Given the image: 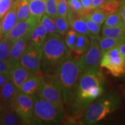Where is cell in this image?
<instances>
[{
  "instance_id": "obj_1",
  "label": "cell",
  "mask_w": 125,
  "mask_h": 125,
  "mask_svg": "<svg viewBox=\"0 0 125 125\" xmlns=\"http://www.w3.org/2000/svg\"><path fill=\"white\" fill-rule=\"evenodd\" d=\"M105 79L100 69L95 68L82 73L79 76L75 97L69 110L71 117L81 116L87 107L104 93Z\"/></svg>"
},
{
  "instance_id": "obj_2",
  "label": "cell",
  "mask_w": 125,
  "mask_h": 125,
  "mask_svg": "<svg viewBox=\"0 0 125 125\" xmlns=\"http://www.w3.org/2000/svg\"><path fill=\"white\" fill-rule=\"evenodd\" d=\"M41 49V71L43 74H53L71 56V51L65 45L63 35L58 33L48 34Z\"/></svg>"
},
{
  "instance_id": "obj_3",
  "label": "cell",
  "mask_w": 125,
  "mask_h": 125,
  "mask_svg": "<svg viewBox=\"0 0 125 125\" xmlns=\"http://www.w3.org/2000/svg\"><path fill=\"white\" fill-rule=\"evenodd\" d=\"M122 102L121 94L116 90L104 92L93 101L81 116L83 125H97L117 110Z\"/></svg>"
},
{
  "instance_id": "obj_4",
  "label": "cell",
  "mask_w": 125,
  "mask_h": 125,
  "mask_svg": "<svg viewBox=\"0 0 125 125\" xmlns=\"http://www.w3.org/2000/svg\"><path fill=\"white\" fill-rule=\"evenodd\" d=\"M81 74L78 60L71 57L62 62L53 73L62 92L64 105L69 109L75 97L78 80Z\"/></svg>"
},
{
  "instance_id": "obj_5",
  "label": "cell",
  "mask_w": 125,
  "mask_h": 125,
  "mask_svg": "<svg viewBox=\"0 0 125 125\" xmlns=\"http://www.w3.org/2000/svg\"><path fill=\"white\" fill-rule=\"evenodd\" d=\"M34 114L32 125H59L64 121L65 109H60L48 100L33 95Z\"/></svg>"
},
{
  "instance_id": "obj_6",
  "label": "cell",
  "mask_w": 125,
  "mask_h": 125,
  "mask_svg": "<svg viewBox=\"0 0 125 125\" xmlns=\"http://www.w3.org/2000/svg\"><path fill=\"white\" fill-rule=\"evenodd\" d=\"M41 98L48 100L60 109H65L62 92L53 74H43L41 83L37 92Z\"/></svg>"
},
{
  "instance_id": "obj_7",
  "label": "cell",
  "mask_w": 125,
  "mask_h": 125,
  "mask_svg": "<svg viewBox=\"0 0 125 125\" xmlns=\"http://www.w3.org/2000/svg\"><path fill=\"white\" fill-rule=\"evenodd\" d=\"M119 47H115L106 52L101 56L100 61L101 67L105 68L115 77L121 76L125 73V59Z\"/></svg>"
},
{
  "instance_id": "obj_8",
  "label": "cell",
  "mask_w": 125,
  "mask_h": 125,
  "mask_svg": "<svg viewBox=\"0 0 125 125\" xmlns=\"http://www.w3.org/2000/svg\"><path fill=\"white\" fill-rule=\"evenodd\" d=\"M100 38V35H93L89 38L91 41L90 48L78 60L81 73L92 68H98L100 65L101 57L99 46Z\"/></svg>"
},
{
  "instance_id": "obj_9",
  "label": "cell",
  "mask_w": 125,
  "mask_h": 125,
  "mask_svg": "<svg viewBox=\"0 0 125 125\" xmlns=\"http://www.w3.org/2000/svg\"><path fill=\"white\" fill-rule=\"evenodd\" d=\"M34 107L33 96L19 91L14 101L13 108L24 125H32Z\"/></svg>"
},
{
  "instance_id": "obj_10",
  "label": "cell",
  "mask_w": 125,
  "mask_h": 125,
  "mask_svg": "<svg viewBox=\"0 0 125 125\" xmlns=\"http://www.w3.org/2000/svg\"><path fill=\"white\" fill-rule=\"evenodd\" d=\"M42 47L30 44L21 56L19 64L33 73L41 71Z\"/></svg>"
},
{
  "instance_id": "obj_11",
  "label": "cell",
  "mask_w": 125,
  "mask_h": 125,
  "mask_svg": "<svg viewBox=\"0 0 125 125\" xmlns=\"http://www.w3.org/2000/svg\"><path fill=\"white\" fill-rule=\"evenodd\" d=\"M38 21L35 19L29 16L27 19L18 21L8 32L5 34L13 43L21 37L31 34Z\"/></svg>"
},
{
  "instance_id": "obj_12",
  "label": "cell",
  "mask_w": 125,
  "mask_h": 125,
  "mask_svg": "<svg viewBox=\"0 0 125 125\" xmlns=\"http://www.w3.org/2000/svg\"><path fill=\"white\" fill-rule=\"evenodd\" d=\"M18 92L10 78L0 90V111L9 108H13Z\"/></svg>"
},
{
  "instance_id": "obj_13",
  "label": "cell",
  "mask_w": 125,
  "mask_h": 125,
  "mask_svg": "<svg viewBox=\"0 0 125 125\" xmlns=\"http://www.w3.org/2000/svg\"><path fill=\"white\" fill-rule=\"evenodd\" d=\"M30 35L31 34H27L12 43L9 61L14 67L19 64L21 56L29 46L30 43Z\"/></svg>"
},
{
  "instance_id": "obj_14",
  "label": "cell",
  "mask_w": 125,
  "mask_h": 125,
  "mask_svg": "<svg viewBox=\"0 0 125 125\" xmlns=\"http://www.w3.org/2000/svg\"><path fill=\"white\" fill-rule=\"evenodd\" d=\"M34 74L35 73L30 71L20 64H18L14 67L10 71V79L17 90L19 91L21 86L26 81Z\"/></svg>"
},
{
  "instance_id": "obj_15",
  "label": "cell",
  "mask_w": 125,
  "mask_h": 125,
  "mask_svg": "<svg viewBox=\"0 0 125 125\" xmlns=\"http://www.w3.org/2000/svg\"><path fill=\"white\" fill-rule=\"evenodd\" d=\"M42 77L43 73L41 71L37 72L26 81L19 91L31 96L35 94L40 88Z\"/></svg>"
},
{
  "instance_id": "obj_16",
  "label": "cell",
  "mask_w": 125,
  "mask_h": 125,
  "mask_svg": "<svg viewBox=\"0 0 125 125\" xmlns=\"http://www.w3.org/2000/svg\"><path fill=\"white\" fill-rule=\"evenodd\" d=\"M18 22L16 11V6L15 1L12 4L11 7L8 11L3 17L2 20L1 21L0 26V34H4L8 32L13 28Z\"/></svg>"
},
{
  "instance_id": "obj_17",
  "label": "cell",
  "mask_w": 125,
  "mask_h": 125,
  "mask_svg": "<svg viewBox=\"0 0 125 125\" xmlns=\"http://www.w3.org/2000/svg\"><path fill=\"white\" fill-rule=\"evenodd\" d=\"M48 33L41 21L37 23L30 35V44L38 47H42L46 40Z\"/></svg>"
},
{
  "instance_id": "obj_18",
  "label": "cell",
  "mask_w": 125,
  "mask_h": 125,
  "mask_svg": "<svg viewBox=\"0 0 125 125\" xmlns=\"http://www.w3.org/2000/svg\"><path fill=\"white\" fill-rule=\"evenodd\" d=\"M101 37H109L124 42L125 41V24L114 27L103 26Z\"/></svg>"
},
{
  "instance_id": "obj_19",
  "label": "cell",
  "mask_w": 125,
  "mask_h": 125,
  "mask_svg": "<svg viewBox=\"0 0 125 125\" xmlns=\"http://www.w3.org/2000/svg\"><path fill=\"white\" fill-rule=\"evenodd\" d=\"M46 0H29L30 16L38 21H40L42 16L46 13Z\"/></svg>"
},
{
  "instance_id": "obj_20",
  "label": "cell",
  "mask_w": 125,
  "mask_h": 125,
  "mask_svg": "<svg viewBox=\"0 0 125 125\" xmlns=\"http://www.w3.org/2000/svg\"><path fill=\"white\" fill-rule=\"evenodd\" d=\"M1 120L3 125H24L13 108H9L1 111Z\"/></svg>"
},
{
  "instance_id": "obj_21",
  "label": "cell",
  "mask_w": 125,
  "mask_h": 125,
  "mask_svg": "<svg viewBox=\"0 0 125 125\" xmlns=\"http://www.w3.org/2000/svg\"><path fill=\"white\" fill-rule=\"evenodd\" d=\"M91 41L89 37L85 34H77L73 52L78 54L85 53L90 48Z\"/></svg>"
},
{
  "instance_id": "obj_22",
  "label": "cell",
  "mask_w": 125,
  "mask_h": 125,
  "mask_svg": "<svg viewBox=\"0 0 125 125\" xmlns=\"http://www.w3.org/2000/svg\"><path fill=\"white\" fill-rule=\"evenodd\" d=\"M18 21L24 20L30 16L29 0H15Z\"/></svg>"
},
{
  "instance_id": "obj_23",
  "label": "cell",
  "mask_w": 125,
  "mask_h": 125,
  "mask_svg": "<svg viewBox=\"0 0 125 125\" xmlns=\"http://www.w3.org/2000/svg\"><path fill=\"white\" fill-rule=\"evenodd\" d=\"M123 41L109 37H100L99 40V46L100 49L101 56H102L106 52L122 44Z\"/></svg>"
},
{
  "instance_id": "obj_24",
  "label": "cell",
  "mask_w": 125,
  "mask_h": 125,
  "mask_svg": "<svg viewBox=\"0 0 125 125\" xmlns=\"http://www.w3.org/2000/svg\"><path fill=\"white\" fill-rule=\"evenodd\" d=\"M12 45V43L10 41L4 34L0 42V59L9 60Z\"/></svg>"
},
{
  "instance_id": "obj_25",
  "label": "cell",
  "mask_w": 125,
  "mask_h": 125,
  "mask_svg": "<svg viewBox=\"0 0 125 125\" xmlns=\"http://www.w3.org/2000/svg\"><path fill=\"white\" fill-rule=\"evenodd\" d=\"M119 7L120 1L119 0H106L99 9L107 16L116 12Z\"/></svg>"
},
{
  "instance_id": "obj_26",
  "label": "cell",
  "mask_w": 125,
  "mask_h": 125,
  "mask_svg": "<svg viewBox=\"0 0 125 125\" xmlns=\"http://www.w3.org/2000/svg\"><path fill=\"white\" fill-rule=\"evenodd\" d=\"M123 24H125V23H123L121 13L118 9L115 13L107 16L103 26L107 27H114Z\"/></svg>"
},
{
  "instance_id": "obj_27",
  "label": "cell",
  "mask_w": 125,
  "mask_h": 125,
  "mask_svg": "<svg viewBox=\"0 0 125 125\" xmlns=\"http://www.w3.org/2000/svg\"><path fill=\"white\" fill-rule=\"evenodd\" d=\"M87 17L90 20L93 21V22L97 23L99 25H102L104 24L107 16L104 14L100 9H93L91 12H89L88 13L83 15Z\"/></svg>"
},
{
  "instance_id": "obj_28",
  "label": "cell",
  "mask_w": 125,
  "mask_h": 125,
  "mask_svg": "<svg viewBox=\"0 0 125 125\" xmlns=\"http://www.w3.org/2000/svg\"><path fill=\"white\" fill-rule=\"evenodd\" d=\"M57 32L61 35H65L70 27L69 22L67 18H62L60 16H57L54 19Z\"/></svg>"
},
{
  "instance_id": "obj_29",
  "label": "cell",
  "mask_w": 125,
  "mask_h": 125,
  "mask_svg": "<svg viewBox=\"0 0 125 125\" xmlns=\"http://www.w3.org/2000/svg\"><path fill=\"white\" fill-rule=\"evenodd\" d=\"M41 21L43 27H45L48 34L58 33L54 20L49 17L46 13H45L42 16L41 19Z\"/></svg>"
},
{
  "instance_id": "obj_30",
  "label": "cell",
  "mask_w": 125,
  "mask_h": 125,
  "mask_svg": "<svg viewBox=\"0 0 125 125\" xmlns=\"http://www.w3.org/2000/svg\"><path fill=\"white\" fill-rule=\"evenodd\" d=\"M78 32H76L74 30H69L68 32L65 34L64 38L65 43L67 48L71 51H74L75 43L76 37H77Z\"/></svg>"
},
{
  "instance_id": "obj_31",
  "label": "cell",
  "mask_w": 125,
  "mask_h": 125,
  "mask_svg": "<svg viewBox=\"0 0 125 125\" xmlns=\"http://www.w3.org/2000/svg\"><path fill=\"white\" fill-rule=\"evenodd\" d=\"M57 0H46V13L54 19L57 16Z\"/></svg>"
},
{
  "instance_id": "obj_32",
  "label": "cell",
  "mask_w": 125,
  "mask_h": 125,
  "mask_svg": "<svg viewBox=\"0 0 125 125\" xmlns=\"http://www.w3.org/2000/svg\"><path fill=\"white\" fill-rule=\"evenodd\" d=\"M84 19L85 20L86 23L87 24V28H88L89 31L92 35H99L100 33L101 26L97 23L93 22V21L90 20L89 19L87 18V17L83 16Z\"/></svg>"
},
{
  "instance_id": "obj_33",
  "label": "cell",
  "mask_w": 125,
  "mask_h": 125,
  "mask_svg": "<svg viewBox=\"0 0 125 125\" xmlns=\"http://www.w3.org/2000/svg\"><path fill=\"white\" fill-rule=\"evenodd\" d=\"M68 7L75 13L82 16L83 14V8L80 0H67Z\"/></svg>"
},
{
  "instance_id": "obj_34",
  "label": "cell",
  "mask_w": 125,
  "mask_h": 125,
  "mask_svg": "<svg viewBox=\"0 0 125 125\" xmlns=\"http://www.w3.org/2000/svg\"><path fill=\"white\" fill-rule=\"evenodd\" d=\"M68 9L67 0H57V15L67 18Z\"/></svg>"
},
{
  "instance_id": "obj_35",
  "label": "cell",
  "mask_w": 125,
  "mask_h": 125,
  "mask_svg": "<svg viewBox=\"0 0 125 125\" xmlns=\"http://www.w3.org/2000/svg\"><path fill=\"white\" fill-rule=\"evenodd\" d=\"M15 0H0V19L3 18Z\"/></svg>"
},
{
  "instance_id": "obj_36",
  "label": "cell",
  "mask_w": 125,
  "mask_h": 125,
  "mask_svg": "<svg viewBox=\"0 0 125 125\" xmlns=\"http://www.w3.org/2000/svg\"><path fill=\"white\" fill-rule=\"evenodd\" d=\"M14 66L9 60H5L0 59V73L10 72Z\"/></svg>"
},
{
  "instance_id": "obj_37",
  "label": "cell",
  "mask_w": 125,
  "mask_h": 125,
  "mask_svg": "<svg viewBox=\"0 0 125 125\" xmlns=\"http://www.w3.org/2000/svg\"><path fill=\"white\" fill-rule=\"evenodd\" d=\"M80 1L83 8V14L82 16L88 13L89 12L93 10L92 0H80Z\"/></svg>"
},
{
  "instance_id": "obj_38",
  "label": "cell",
  "mask_w": 125,
  "mask_h": 125,
  "mask_svg": "<svg viewBox=\"0 0 125 125\" xmlns=\"http://www.w3.org/2000/svg\"><path fill=\"white\" fill-rule=\"evenodd\" d=\"M10 78V71L7 73H0V90L3 85Z\"/></svg>"
},
{
  "instance_id": "obj_39",
  "label": "cell",
  "mask_w": 125,
  "mask_h": 125,
  "mask_svg": "<svg viewBox=\"0 0 125 125\" xmlns=\"http://www.w3.org/2000/svg\"><path fill=\"white\" fill-rule=\"evenodd\" d=\"M120 13H121L122 19L123 23L125 24V1L121 0L120 1V7L119 8Z\"/></svg>"
},
{
  "instance_id": "obj_40",
  "label": "cell",
  "mask_w": 125,
  "mask_h": 125,
  "mask_svg": "<svg viewBox=\"0 0 125 125\" xmlns=\"http://www.w3.org/2000/svg\"><path fill=\"white\" fill-rule=\"evenodd\" d=\"M106 0H92L93 9H99Z\"/></svg>"
},
{
  "instance_id": "obj_41",
  "label": "cell",
  "mask_w": 125,
  "mask_h": 125,
  "mask_svg": "<svg viewBox=\"0 0 125 125\" xmlns=\"http://www.w3.org/2000/svg\"><path fill=\"white\" fill-rule=\"evenodd\" d=\"M119 48V51L121 52V54H122L123 57H124L125 62V41L122 43V44L120 45Z\"/></svg>"
},
{
  "instance_id": "obj_42",
  "label": "cell",
  "mask_w": 125,
  "mask_h": 125,
  "mask_svg": "<svg viewBox=\"0 0 125 125\" xmlns=\"http://www.w3.org/2000/svg\"><path fill=\"white\" fill-rule=\"evenodd\" d=\"M2 125V120H1V112H0V125Z\"/></svg>"
},
{
  "instance_id": "obj_43",
  "label": "cell",
  "mask_w": 125,
  "mask_h": 125,
  "mask_svg": "<svg viewBox=\"0 0 125 125\" xmlns=\"http://www.w3.org/2000/svg\"><path fill=\"white\" fill-rule=\"evenodd\" d=\"M4 35H2V34H0V42H1V40H2V37H3V36H4Z\"/></svg>"
},
{
  "instance_id": "obj_44",
  "label": "cell",
  "mask_w": 125,
  "mask_h": 125,
  "mask_svg": "<svg viewBox=\"0 0 125 125\" xmlns=\"http://www.w3.org/2000/svg\"><path fill=\"white\" fill-rule=\"evenodd\" d=\"M1 20H0V26H1Z\"/></svg>"
},
{
  "instance_id": "obj_45",
  "label": "cell",
  "mask_w": 125,
  "mask_h": 125,
  "mask_svg": "<svg viewBox=\"0 0 125 125\" xmlns=\"http://www.w3.org/2000/svg\"></svg>"
},
{
  "instance_id": "obj_46",
  "label": "cell",
  "mask_w": 125,
  "mask_h": 125,
  "mask_svg": "<svg viewBox=\"0 0 125 125\" xmlns=\"http://www.w3.org/2000/svg\"></svg>"
}]
</instances>
